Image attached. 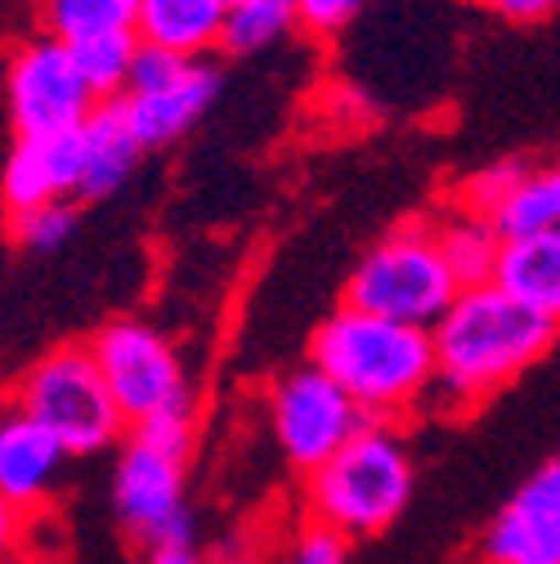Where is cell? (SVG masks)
<instances>
[{
  "label": "cell",
  "instance_id": "1",
  "mask_svg": "<svg viewBox=\"0 0 560 564\" xmlns=\"http://www.w3.org/2000/svg\"><path fill=\"white\" fill-rule=\"evenodd\" d=\"M560 327L529 314L494 282L462 288L453 305L431 327L435 349V386L431 399L444 412H471L494 399L520 372H529L556 345Z\"/></svg>",
  "mask_w": 560,
  "mask_h": 564
},
{
  "label": "cell",
  "instance_id": "2",
  "mask_svg": "<svg viewBox=\"0 0 560 564\" xmlns=\"http://www.w3.org/2000/svg\"><path fill=\"white\" fill-rule=\"evenodd\" d=\"M310 364L332 377L368 421H399L417 412L435 386L431 332L355 305H341L319 323Z\"/></svg>",
  "mask_w": 560,
  "mask_h": 564
},
{
  "label": "cell",
  "instance_id": "3",
  "mask_svg": "<svg viewBox=\"0 0 560 564\" xmlns=\"http://www.w3.org/2000/svg\"><path fill=\"white\" fill-rule=\"evenodd\" d=\"M305 479L310 520L359 542L386 533L408 511L417 488V462L395 421H364Z\"/></svg>",
  "mask_w": 560,
  "mask_h": 564
},
{
  "label": "cell",
  "instance_id": "4",
  "mask_svg": "<svg viewBox=\"0 0 560 564\" xmlns=\"http://www.w3.org/2000/svg\"><path fill=\"white\" fill-rule=\"evenodd\" d=\"M90 355L130 431H193L197 390L162 327L112 318L95 332Z\"/></svg>",
  "mask_w": 560,
  "mask_h": 564
},
{
  "label": "cell",
  "instance_id": "5",
  "mask_svg": "<svg viewBox=\"0 0 560 564\" xmlns=\"http://www.w3.org/2000/svg\"><path fill=\"white\" fill-rule=\"evenodd\" d=\"M462 282L453 278L435 220H403L381 234L359 264L345 278V305L408 323V327H435L440 314L453 305Z\"/></svg>",
  "mask_w": 560,
  "mask_h": 564
},
{
  "label": "cell",
  "instance_id": "6",
  "mask_svg": "<svg viewBox=\"0 0 560 564\" xmlns=\"http://www.w3.org/2000/svg\"><path fill=\"white\" fill-rule=\"evenodd\" d=\"M193 431H130L112 466V511L126 538L144 551L193 542L189 511Z\"/></svg>",
  "mask_w": 560,
  "mask_h": 564
},
{
  "label": "cell",
  "instance_id": "7",
  "mask_svg": "<svg viewBox=\"0 0 560 564\" xmlns=\"http://www.w3.org/2000/svg\"><path fill=\"white\" fill-rule=\"evenodd\" d=\"M14 408L67 448V457H90L121 440V412L99 377L90 345H58L41 355L14 386Z\"/></svg>",
  "mask_w": 560,
  "mask_h": 564
},
{
  "label": "cell",
  "instance_id": "8",
  "mask_svg": "<svg viewBox=\"0 0 560 564\" xmlns=\"http://www.w3.org/2000/svg\"><path fill=\"white\" fill-rule=\"evenodd\" d=\"M220 99V73L206 58H180L166 50L139 45L134 67L126 77V90L117 95V108L126 112L139 149H171L212 112Z\"/></svg>",
  "mask_w": 560,
  "mask_h": 564
},
{
  "label": "cell",
  "instance_id": "9",
  "mask_svg": "<svg viewBox=\"0 0 560 564\" xmlns=\"http://www.w3.org/2000/svg\"><path fill=\"white\" fill-rule=\"evenodd\" d=\"M265 412H269V431H273L278 453L301 475L319 470L368 421L345 399V390L332 377H323L314 364H301L278 377L269 386Z\"/></svg>",
  "mask_w": 560,
  "mask_h": 564
},
{
  "label": "cell",
  "instance_id": "10",
  "mask_svg": "<svg viewBox=\"0 0 560 564\" xmlns=\"http://www.w3.org/2000/svg\"><path fill=\"white\" fill-rule=\"evenodd\" d=\"M95 90L77 73L73 50L54 36H28L10 50L6 63V108L14 134H54L77 130L95 112Z\"/></svg>",
  "mask_w": 560,
  "mask_h": 564
},
{
  "label": "cell",
  "instance_id": "11",
  "mask_svg": "<svg viewBox=\"0 0 560 564\" xmlns=\"http://www.w3.org/2000/svg\"><path fill=\"white\" fill-rule=\"evenodd\" d=\"M480 564H560V453L488 520L480 533Z\"/></svg>",
  "mask_w": 560,
  "mask_h": 564
},
{
  "label": "cell",
  "instance_id": "12",
  "mask_svg": "<svg viewBox=\"0 0 560 564\" xmlns=\"http://www.w3.org/2000/svg\"><path fill=\"white\" fill-rule=\"evenodd\" d=\"M82 188V134H19L0 171V206L28 210L45 202H73Z\"/></svg>",
  "mask_w": 560,
  "mask_h": 564
},
{
  "label": "cell",
  "instance_id": "13",
  "mask_svg": "<svg viewBox=\"0 0 560 564\" xmlns=\"http://www.w3.org/2000/svg\"><path fill=\"white\" fill-rule=\"evenodd\" d=\"M67 470V448L23 408L0 412V498L19 511H41Z\"/></svg>",
  "mask_w": 560,
  "mask_h": 564
},
{
  "label": "cell",
  "instance_id": "14",
  "mask_svg": "<svg viewBox=\"0 0 560 564\" xmlns=\"http://www.w3.org/2000/svg\"><path fill=\"white\" fill-rule=\"evenodd\" d=\"M488 282L529 314L560 327V234L503 238Z\"/></svg>",
  "mask_w": 560,
  "mask_h": 564
},
{
  "label": "cell",
  "instance_id": "15",
  "mask_svg": "<svg viewBox=\"0 0 560 564\" xmlns=\"http://www.w3.org/2000/svg\"><path fill=\"white\" fill-rule=\"evenodd\" d=\"M225 14V0H134V36L149 50L206 58L220 50Z\"/></svg>",
  "mask_w": 560,
  "mask_h": 564
},
{
  "label": "cell",
  "instance_id": "16",
  "mask_svg": "<svg viewBox=\"0 0 560 564\" xmlns=\"http://www.w3.org/2000/svg\"><path fill=\"white\" fill-rule=\"evenodd\" d=\"M82 134V188L77 197L86 202H99V197H112L139 166L144 149L126 121V112L117 108V99H104L95 104V112L77 126Z\"/></svg>",
  "mask_w": 560,
  "mask_h": 564
},
{
  "label": "cell",
  "instance_id": "17",
  "mask_svg": "<svg viewBox=\"0 0 560 564\" xmlns=\"http://www.w3.org/2000/svg\"><path fill=\"white\" fill-rule=\"evenodd\" d=\"M498 238H525V234H560V162L529 166L511 197L494 210Z\"/></svg>",
  "mask_w": 560,
  "mask_h": 564
},
{
  "label": "cell",
  "instance_id": "18",
  "mask_svg": "<svg viewBox=\"0 0 560 564\" xmlns=\"http://www.w3.org/2000/svg\"><path fill=\"white\" fill-rule=\"evenodd\" d=\"M435 238H440V251H444V260H449V269H453V278L462 282V288H480V282H488L503 238L484 216H471V210L453 206L444 220H435Z\"/></svg>",
  "mask_w": 560,
  "mask_h": 564
},
{
  "label": "cell",
  "instance_id": "19",
  "mask_svg": "<svg viewBox=\"0 0 560 564\" xmlns=\"http://www.w3.org/2000/svg\"><path fill=\"white\" fill-rule=\"evenodd\" d=\"M297 32V0H234L225 14L220 50L225 54H260Z\"/></svg>",
  "mask_w": 560,
  "mask_h": 564
},
{
  "label": "cell",
  "instance_id": "20",
  "mask_svg": "<svg viewBox=\"0 0 560 564\" xmlns=\"http://www.w3.org/2000/svg\"><path fill=\"white\" fill-rule=\"evenodd\" d=\"M41 28L63 45L104 32H134V0H41Z\"/></svg>",
  "mask_w": 560,
  "mask_h": 564
},
{
  "label": "cell",
  "instance_id": "21",
  "mask_svg": "<svg viewBox=\"0 0 560 564\" xmlns=\"http://www.w3.org/2000/svg\"><path fill=\"white\" fill-rule=\"evenodd\" d=\"M67 50H73V63L86 77V86L95 90V99L104 104V99H117L126 90V77L134 67V54H139V36L134 32H104V36L67 45Z\"/></svg>",
  "mask_w": 560,
  "mask_h": 564
},
{
  "label": "cell",
  "instance_id": "22",
  "mask_svg": "<svg viewBox=\"0 0 560 564\" xmlns=\"http://www.w3.org/2000/svg\"><path fill=\"white\" fill-rule=\"evenodd\" d=\"M77 234V206L73 202H45L28 210H10V242L28 256H50Z\"/></svg>",
  "mask_w": 560,
  "mask_h": 564
},
{
  "label": "cell",
  "instance_id": "23",
  "mask_svg": "<svg viewBox=\"0 0 560 564\" xmlns=\"http://www.w3.org/2000/svg\"><path fill=\"white\" fill-rule=\"evenodd\" d=\"M525 171H529V162H516V158L475 171L471 180H462V188H457V206H462V210H471V216L494 220V210L511 197V188L520 184V175H525Z\"/></svg>",
  "mask_w": 560,
  "mask_h": 564
},
{
  "label": "cell",
  "instance_id": "24",
  "mask_svg": "<svg viewBox=\"0 0 560 564\" xmlns=\"http://www.w3.org/2000/svg\"><path fill=\"white\" fill-rule=\"evenodd\" d=\"M288 564H349V538L310 520L305 529H297V538L288 546Z\"/></svg>",
  "mask_w": 560,
  "mask_h": 564
},
{
  "label": "cell",
  "instance_id": "25",
  "mask_svg": "<svg viewBox=\"0 0 560 564\" xmlns=\"http://www.w3.org/2000/svg\"><path fill=\"white\" fill-rule=\"evenodd\" d=\"M359 10L364 0H297V28H305L310 36H336L355 23Z\"/></svg>",
  "mask_w": 560,
  "mask_h": 564
},
{
  "label": "cell",
  "instance_id": "26",
  "mask_svg": "<svg viewBox=\"0 0 560 564\" xmlns=\"http://www.w3.org/2000/svg\"><path fill=\"white\" fill-rule=\"evenodd\" d=\"M484 10H494V14L507 19V23L529 28V23L551 19V14L560 10V0H484Z\"/></svg>",
  "mask_w": 560,
  "mask_h": 564
},
{
  "label": "cell",
  "instance_id": "27",
  "mask_svg": "<svg viewBox=\"0 0 560 564\" xmlns=\"http://www.w3.org/2000/svg\"><path fill=\"white\" fill-rule=\"evenodd\" d=\"M23 524H28V511H19L14 502L0 498V564H6V560L19 551V542H23Z\"/></svg>",
  "mask_w": 560,
  "mask_h": 564
},
{
  "label": "cell",
  "instance_id": "28",
  "mask_svg": "<svg viewBox=\"0 0 560 564\" xmlns=\"http://www.w3.org/2000/svg\"><path fill=\"white\" fill-rule=\"evenodd\" d=\"M149 564H206V560L193 551V542H180V546H158V551H149Z\"/></svg>",
  "mask_w": 560,
  "mask_h": 564
},
{
  "label": "cell",
  "instance_id": "29",
  "mask_svg": "<svg viewBox=\"0 0 560 564\" xmlns=\"http://www.w3.org/2000/svg\"><path fill=\"white\" fill-rule=\"evenodd\" d=\"M225 6H234V0H225Z\"/></svg>",
  "mask_w": 560,
  "mask_h": 564
}]
</instances>
